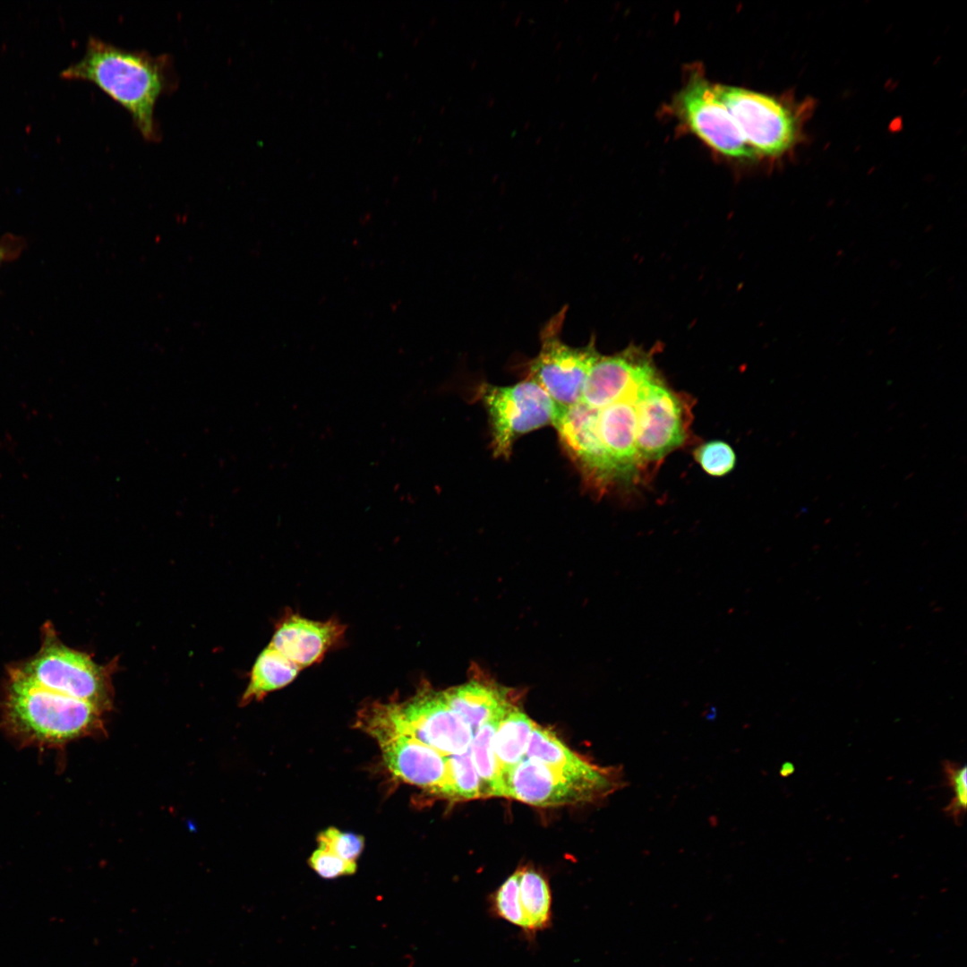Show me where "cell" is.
<instances>
[{"instance_id":"obj_8","label":"cell","mask_w":967,"mask_h":967,"mask_svg":"<svg viewBox=\"0 0 967 967\" xmlns=\"http://www.w3.org/2000/svg\"><path fill=\"white\" fill-rule=\"evenodd\" d=\"M674 107L689 128L715 150L735 158H756L715 84L700 74L689 77L677 95Z\"/></svg>"},{"instance_id":"obj_14","label":"cell","mask_w":967,"mask_h":967,"mask_svg":"<svg viewBox=\"0 0 967 967\" xmlns=\"http://www.w3.org/2000/svg\"><path fill=\"white\" fill-rule=\"evenodd\" d=\"M638 389L598 409V435L616 478L631 476L641 465L636 446L635 398Z\"/></svg>"},{"instance_id":"obj_26","label":"cell","mask_w":967,"mask_h":967,"mask_svg":"<svg viewBox=\"0 0 967 967\" xmlns=\"http://www.w3.org/2000/svg\"><path fill=\"white\" fill-rule=\"evenodd\" d=\"M309 866L321 877L333 879L355 873V861L346 860L334 853L318 848L308 860Z\"/></svg>"},{"instance_id":"obj_1","label":"cell","mask_w":967,"mask_h":967,"mask_svg":"<svg viewBox=\"0 0 967 967\" xmlns=\"http://www.w3.org/2000/svg\"><path fill=\"white\" fill-rule=\"evenodd\" d=\"M66 80H82L98 86L128 111L135 127L149 141L161 135L155 120L158 98L178 85L172 57L127 49L90 37L84 56L61 73Z\"/></svg>"},{"instance_id":"obj_20","label":"cell","mask_w":967,"mask_h":967,"mask_svg":"<svg viewBox=\"0 0 967 967\" xmlns=\"http://www.w3.org/2000/svg\"><path fill=\"white\" fill-rule=\"evenodd\" d=\"M525 758L558 767H579L588 762L570 750L552 732L536 723Z\"/></svg>"},{"instance_id":"obj_9","label":"cell","mask_w":967,"mask_h":967,"mask_svg":"<svg viewBox=\"0 0 967 967\" xmlns=\"http://www.w3.org/2000/svg\"><path fill=\"white\" fill-rule=\"evenodd\" d=\"M636 446L640 463L658 460L685 439L680 399L656 374L644 382L635 398Z\"/></svg>"},{"instance_id":"obj_7","label":"cell","mask_w":967,"mask_h":967,"mask_svg":"<svg viewBox=\"0 0 967 967\" xmlns=\"http://www.w3.org/2000/svg\"><path fill=\"white\" fill-rule=\"evenodd\" d=\"M715 88L756 157H776L793 145L796 118L780 100L739 87L715 84Z\"/></svg>"},{"instance_id":"obj_25","label":"cell","mask_w":967,"mask_h":967,"mask_svg":"<svg viewBox=\"0 0 967 967\" xmlns=\"http://www.w3.org/2000/svg\"><path fill=\"white\" fill-rule=\"evenodd\" d=\"M946 782L954 792L945 812L953 817L956 824H961L967 804V772L966 766L946 760L943 765Z\"/></svg>"},{"instance_id":"obj_21","label":"cell","mask_w":967,"mask_h":967,"mask_svg":"<svg viewBox=\"0 0 967 967\" xmlns=\"http://www.w3.org/2000/svg\"><path fill=\"white\" fill-rule=\"evenodd\" d=\"M444 797L452 800L482 798L481 781L472 761L470 747L462 754L447 756Z\"/></svg>"},{"instance_id":"obj_27","label":"cell","mask_w":967,"mask_h":967,"mask_svg":"<svg viewBox=\"0 0 967 967\" xmlns=\"http://www.w3.org/2000/svg\"><path fill=\"white\" fill-rule=\"evenodd\" d=\"M14 237H5L0 241V265L9 258L14 257L16 252Z\"/></svg>"},{"instance_id":"obj_16","label":"cell","mask_w":967,"mask_h":967,"mask_svg":"<svg viewBox=\"0 0 967 967\" xmlns=\"http://www.w3.org/2000/svg\"><path fill=\"white\" fill-rule=\"evenodd\" d=\"M519 900L525 918L523 938L532 943L552 925V900L545 877L529 868L519 869Z\"/></svg>"},{"instance_id":"obj_6","label":"cell","mask_w":967,"mask_h":967,"mask_svg":"<svg viewBox=\"0 0 967 967\" xmlns=\"http://www.w3.org/2000/svg\"><path fill=\"white\" fill-rule=\"evenodd\" d=\"M567 306L561 308L540 332V349L529 362L527 378L539 384L560 407L581 399L589 370L600 354L594 338L582 347H573L561 338Z\"/></svg>"},{"instance_id":"obj_19","label":"cell","mask_w":967,"mask_h":967,"mask_svg":"<svg viewBox=\"0 0 967 967\" xmlns=\"http://www.w3.org/2000/svg\"><path fill=\"white\" fill-rule=\"evenodd\" d=\"M512 703L474 733L470 743L472 761L481 781L482 797H503L501 771L493 748V739L498 724Z\"/></svg>"},{"instance_id":"obj_13","label":"cell","mask_w":967,"mask_h":967,"mask_svg":"<svg viewBox=\"0 0 967 967\" xmlns=\"http://www.w3.org/2000/svg\"><path fill=\"white\" fill-rule=\"evenodd\" d=\"M389 772L401 781L444 797L447 756L422 741L396 735L378 741Z\"/></svg>"},{"instance_id":"obj_17","label":"cell","mask_w":967,"mask_h":967,"mask_svg":"<svg viewBox=\"0 0 967 967\" xmlns=\"http://www.w3.org/2000/svg\"><path fill=\"white\" fill-rule=\"evenodd\" d=\"M535 725V723L515 705L501 719L494 734L493 748L501 780L505 773L525 758Z\"/></svg>"},{"instance_id":"obj_22","label":"cell","mask_w":967,"mask_h":967,"mask_svg":"<svg viewBox=\"0 0 967 967\" xmlns=\"http://www.w3.org/2000/svg\"><path fill=\"white\" fill-rule=\"evenodd\" d=\"M488 913L491 917L503 920L523 932L525 918L519 900V871L509 876L492 894Z\"/></svg>"},{"instance_id":"obj_28","label":"cell","mask_w":967,"mask_h":967,"mask_svg":"<svg viewBox=\"0 0 967 967\" xmlns=\"http://www.w3.org/2000/svg\"><path fill=\"white\" fill-rule=\"evenodd\" d=\"M794 771H795V767H794L793 764H792L790 762H786L782 766L780 773H781L782 776H789L792 774H793Z\"/></svg>"},{"instance_id":"obj_4","label":"cell","mask_w":967,"mask_h":967,"mask_svg":"<svg viewBox=\"0 0 967 967\" xmlns=\"http://www.w3.org/2000/svg\"><path fill=\"white\" fill-rule=\"evenodd\" d=\"M13 666L43 689L90 702L104 712L112 706L107 668L96 663L88 654L65 646L49 622L43 626L39 650Z\"/></svg>"},{"instance_id":"obj_11","label":"cell","mask_w":967,"mask_h":967,"mask_svg":"<svg viewBox=\"0 0 967 967\" xmlns=\"http://www.w3.org/2000/svg\"><path fill=\"white\" fill-rule=\"evenodd\" d=\"M656 374L652 359L638 348L600 355L586 376L580 401L601 409L634 393Z\"/></svg>"},{"instance_id":"obj_18","label":"cell","mask_w":967,"mask_h":967,"mask_svg":"<svg viewBox=\"0 0 967 967\" xmlns=\"http://www.w3.org/2000/svg\"><path fill=\"white\" fill-rule=\"evenodd\" d=\"M300 671L298 666L269 645L253 664L241 704L261 700L268 693L286 687L295 679Z\"/></svg>"},{"instance_id":"obj_15","label":"cell","mask_w":967,"mask_h":967,"mask_svg":"<svg viewBox=\"0 0 967 967\" xmlns=\"http://www.w3.org/2000/svg\"><path fill=\"white\" fill-rule=\"evenodd\" d=\"M442 692L448 705L470 726L474 733L512 704L508 690L487 681L471 680Z\"/></svg>"},{"instance_id":"obj_23","label":"cell","mask_w":967,"mask_h":967,"mask_svg":"<svg viewBox=\"0 0 967 967\" xmlns=\"http://www.w3.org/2000/svg\"><path fill=\"white\" fill-rule=\"evenodd\" d=\"M695 458L707 474L722 476L732 470L736 457L729 444L722 441H711L695 450Z\"/></svg>"},{"instance_id":"obj_5","label":"cell","mask_w":967,"mask_h":967,"mask_svg":"<svg viewBox=\"0 0 967 967\" xmlns=\"http://www.w3.org/2000/svg\"><path fill=\"white\" fill-rule=\"evenodd\" d=\"M479 394L488 413L495 457L507 458L518 437L552 424L561 408L528 378L511 386L484 384Z\"/></svg>"},{"instance_id":"obj_24","label":"cell","mask_w":967,"mask_h":967,"mask_svg":"<svg viewBox=\"0 0 967 967\" xmlns=\"http://www.w3.org/2000/svg\"><path fill=\"white\" fill-rule=\"evenodd\" d=\"M317 843L320 849L329 851L348 861H355L364 847V836L343 832L336 827H329L321 832L317 836Z\"/></svg>"},{"instance_id":"obj_2","label":"cell","mask_w":967,"mask_h":967,"mask_svg":"<svg viewBox=\"0 0 967 967\" xmlns=\"http://www.w3.org/2000/svg\"><path fill=\"white\" fill-rule=\"evenodd\" d=\"M104 711L75 697L43 689L14 666L7 671L0 702L1 724L20 745L55 748L105 733Z\"/></svg>"},{"instance_id":"obj_3","label":"cell","mask_w":967,"mask_h":967,"mask_svg":"<svg viewBox=\"0 0 967 967\" xmlns=\"http://www.w3.org/2000/svg\"><path fill=\"white\" fill-rule=\"evenodd\" d=\"M503 797L538 807L595 803L622 789L621 766L558 767L524 758L502 775Z\"/></svg>"},{"instance_id":"obj_10","label":"cell","mask_w":967,"mask_h":967,"mask_svg":"<svg viewBox=\"0 0 967 967\" xmlns=\"http://www.w3.org/2000/svg\"><path fill=\"white\" fill-rule=\"evenodd\" d=\"M597 415L598 409L579 401L561 407L552 425L585 481L601 490L616 476L598 435Z\"/></svg>"},{"instance_id":"obj_12","label":"cell","mask_w":967,"mask_h":967,"mask_svg":"<svg viewBox=\"0 0 967 967\" xmlns=\"http://www.w3.org/2000/svg\"><path fill=\"white\" fill-rule=\"evenodd\" d=\"M346 629L336 618L321 621L287 612L270 646L302 670L319 663L329 650L341 645Z\"/></svg>"}]
</instances>
